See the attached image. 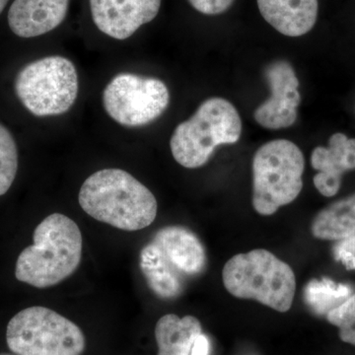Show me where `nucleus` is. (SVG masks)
Returning <instances> with one entry per match:
<instances>
[{"instance_id":"nucleus-1","label":"nucleus","mask_w":355,"mask_h":355,"mask_svg":"<svg viewBox=\"0 0 355 355\" xmlns=\"http://www.w3.org/2000/svg\"><path fill=\"white\" fill-rule=\"evenodd\" d=\"M78 202L89 216L121 230H141L157 216V200L151 191L121 169L100 170L89 176Z\"/></svg>"},{"instance_id":"nucleus-2","label":"nucleus","mask_w":355,"mask_h":355,"mask_svg":"<svg viewBox=\"0 0 355 355\" xmlns=\"http://www.w3.org/2000/svg\"><path fill=\"white\" fill-rule=\"evenodd\" d=\"M34 244L21 252L15 277L36 287L49 288L69 277L80 265L83 240L78 225L69 217L53 214L37 226Z\"/></svg>"},{"instance_id":"nucleus-3","label":"nucleus","mask_w":355,"mask_h":355,"mask_svg":"<svg viewBox=\"0 0 355 355\" xmlns=\"http://www.w3.org/2000/svg\"><path fill=\"white\" fill-rule=\"evenodd\" d=\"M226 291L240 299H252L280 313L291 310L296 277L286 261L272 252L253 250L232 257L222 270Z\"/></svg>"},{"instance_id":"nucleus-4","label":"nucleus","mask_w":355,"mask_h":355,"mask_svg":"<svg viewBox=\"0 0 355 355\" xmlns=\"http://www.w3.org/2000/svg\"><path fill=\"white\" fill-rule=\"evenodd\" d=\"M242 135V120L234 105L220 97L205 100L170 139L173 157L188 169L207 164L217 146L234 144Z\"/></svg>"},{"instance_id":"nucleus-5","label":"nucleus","mask_w":355,"mask_h":355,"mask_svg":"<svg viewBox=\"0 0 355 355\" xmlns=\"http://www.w3.org/2000/svg\"><path fill=\"white\" fill-rule=\"evenodd\" d=\"M252 168V203L260 216H272L300 195L305 157L291 140L266 142L254 153Z\"/></svg>"},{"instance_id":"nucleus-6","label":"nucleus","mask_w":355,"mask_h":355,"mask_svg":"<svg viewBox=\"0 0 355 355\" xmlns=\"http://www.w3.org/2000/svg\"><path fill=\"white\" fill-rule=\"evenodd\" d=\"M6 343L18 355H81L86 347L76 324L42 306L26 308L9 321Z\"/></svg>"},{"instance_id":"nucleus-7","label":"nucleus","mask_w":355,"mask_h":355,"mask_svg":"<svg viewBox=\"0 0 355 355\" xmlns=\"http://www.w3.org/2000/svg\"><path fill=\"white\" fill-rule=\"evenodd\" d=\"M16 95L37 116L69 112L78 96V76L74 64L60 55H51L25 65L15 79Z\"/></svg>"},{"instance_id":"nucleus-8","label":"nucleus","mask_w":355,"mask_h":355,"mask_svg":"<svg viewBox=\"0 0 355 355\" xmlns=\"http://www.w3.org/2000/svg\"><path fill=\"white\" fill-rule=\"evenodd\" d=\"M170 93L162 80L121 73L103 92L105 111L123 127H142L158 119L169 106Z\"/></svg>"},{"instance_id":"nucleus-9","label":"nucleus","mask_w":355,"mask_h":355,"mask_svg":"<svg viewBox=\"0 0 355 355\" xmlns=\"http://www.w3.org/2000/svg\"><path fill=\"white\" fill-rule=\"evenodd\" d=\"M265 77L272 95L256 109L254 121L266 130L291 127L297 120L301 102L295 70L286 60H277L266 67Z\"/></svg>"},{"instance_id":"nucleus-10","label":"nucleus","mask_w":355,"mask_h":355,"mask_svg":"<svg viewBox=\"0 0 355 355\" xmlns=\"http://www.w3.org/2000/svg\"><path fill=\"white\" fill-rule=\"evenodd\" d=\"M161 1L90 0V9L94 24L100 31L113 39L125 40L157 16Z\"/></svg>"},{"instance_id":"nucleus-11","label":"nucleus","mask_w":355,"mask_h":355,"mask_svg":"<svg viewBox=\"0 0 355 355\" xmlns=\"http://www.w3.org/2000/svg\"><path fill=\"white\" fill-rule=\"evenodd\" d=\"M311 165L318 171L313 179L318 191L326 198L335 197L342 187L343 175L355 169V139L335 133L328 146L313 150Z\"/></svg>"},{"instance_id":"nucleus-12","label":"nucleus","mask_w":355,"mask_h":355,"mask_svg":"<svg viewBox=\"0 0 355 355\" xmlns=\"http://www.w3.org/2000/svg\"><path fill=\"white\" fill-rule=\"evenodd\" d=\"M69 0H15L8 11L11 31L35 38L53 31L67 17Z\"/></svg>"},{"instance_id":"nucleus-13","label":"nucleus","mask_w":355,"mask_h":355,"mask_svg":"<svg viewBox=\"0 0 355 355\" xmlns=\"http://www.w3.org/2000/svg\"><path fill=\"white\" fill-rule=\"evenodd\" d=\"M153 242L162 250L166 258L178 272L198 275L207 266L205 247L190 229L172 225L160 229Z\"/></svg>"},{"instance_id":"nucleus-14","label":"nucleus","mask_w":355,"mask_h":355,"mask_svg":"<svg viewBox=\"0 0 355 355\" xmlns=\"http://www.w3.org/2000/svg\"><path fill=\"white\" fill-rule=\"evenodd\" d=\"M263 19L287 37H301L316 24L318 0H257Z\"/></svg>"},{"instance_id":"nucleus-15","label":"nucleus","mask_w":355,"mask_h":355,"mask_svg":"<svg viewBox=\"0 0 355 355\" xmlns=\"http://www.w3.org/2000/svg\"><path fill=\"white\" fill-rule=\"evenodd\" d=\"M139 266L151 291L162 299L177 298L183 291L179 272L156 243H149L139 254Z\"/></svg>"},{"instance_id":"nucleus-16","label":"nucleus","mask_w":355,"mask_h":355,"mask_svg":"<svg viewBox=\"0 0 355 355\" xmlns=\"http://www.w3.org/2000/svg\"><path fill=\"white\" fill-rule=\"evenodd\" d=\"M202 331V324L196 317L165 315L155 327L158 355H190L193 343Z\"/></svg>"},{"instance_id":"nucleus-17","label":"nucleus","mask_w":355,"mask_h":355,"mask_svg":"<svg viewBox=\"0 0 355 355\" xmlns=\"http://www.w3.org/2000/svg\"><path fill=\"white\" fill-rule=\"evenodd\" d=\"M316 239L340 241L355 234V193L320 210L311 224Z\"/></svg>"},{"instance_id":"nucleus-18","label":"nucleus","mask_w":355,"mask_h":355,"mask_svg":"<svg viewBox=\"0 0 355 355\" xmlns=\"http://www.w3.org/2000/svg\"><path fill=\"white\" fill-rule=\"evenodd\" d=\"M352 295V289L328 279H313L305 287V301L318 315L326 316Z\"/></svg>"},{"instance_id":"nucleus-19","label":"nucleus","mask_w":355,"mask_h":355,"mask_svg":"<svg viewBox=\"0 0 355 355\" xmlns=\"http://www.w3.org/2000/svg\"><path fill=\"white\" fill-rule=\"evenodd\" d=\"M18 170V149L15 139L0 123V197L12 186Z\"/></svg>"},{"instance_id":"nucleus-20","label":"nucleus","mask_w":355,"mask_h":355,"mask_svg":"<svg viewBox=\"0 0 355 355\" xmlns=\"http://www.w3.org/2000/svg\"><path fill=\"white\" fill-rule=\"evenodd\" d=\"M326 317L338 329L340 340L355 347V293L338 307L330 311Z\"/></svg>"},{"instance_id":"nucleus-21","label":"nucleus","mask_w":355,"mask_h":355,"mask_svg":"<svg viewBox=\"0 0 355 355\" xmlns=\"http://www.w3.org/2000/svg\"><path fill=\"white\" fill-rule=\"evenodd\" d=\"M336 260L340 261L349 270H355V234L338 241L334 248Z\"/></svg>"},{"instance_id":"nucleus-22","label":"nucleus","mask_w":355,"mask_h":355,"mask_svg":"<svg viewBox=\"0 0 355 355\" xmlns=\"http://www.w3.org/2000/svg\"><path fill=\"white\" fill-rule=\"evenodd\" d=\"M191 6L205 15H218L230 8L234 0H188Z\"/></svg>"},{"instance_id":"nucleus-23","label":"nucleus","mask_w":355,"mask_h":355,"mask_svg":"<svg viewBox=\"0 0 355 355\" xmlns=\"http://www.w3.org/2000/svg\"><path fill=\"white\" fill-rule=\"evenodd\" d=\"M209 340H207V336L200 334L193 343L191 355H207L209 354Z\"/></svg>"},{"instance_id":"nucleus-24","label":"nucleus","mask_w":355,"mask_h":355,"mask_svg":"<svg viewBox=\"0 0 355 355\" xmlns=\"http://www.w3.org/2000/svg\"><path fill=\"white\" fill-rule=\"evenodd\" d=\"M9 0H0V14L2 13V11L6 8L7 3H8Z\"/></svg>"},{"instance_id":"nucleus-25","label":"nucleus","mask_w":355,"mask_h":355,"mask_svg":"<svg viewBox=\"0 0 355 355\" xmlns=\"http://www.w3.org/2000/svg\"><path fill=\"white\" fill-rule=\"evenodd\" d=\"M0 355H7V354H0Z\"/></svg>"}]
</instances>
